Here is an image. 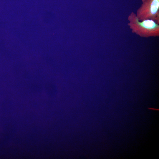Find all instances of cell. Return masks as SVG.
I'll return each mask as SVG.
<instances>
[{"mask_svg":"<svg viewBox=\"0 0 159 159\" xmlns=\"http://www.w3.org/2000/svg\"><path fill=\"white\" fill-rule=\"evenodd\" d=\"M127 25L131 32L140 37H159V24L150 19L139 21L136 14L132 12L127 18Z\"/></svg>","mask_w":159,"mask_h":159,"instance_id":"1","label":"cell"},{"mask_svg":"<svg viewBox=\"0 0 159 159\" xmlns=\"http://www.w3.org/2000/svg\"><path fill=\"white\" fill-rule=\"evenodd\" d=\"M148 109H150L155 110H159V109H156L150 108H148Z\"/></svg>","mask_w":159,"mask_h":159,"instance_id":"3","label":"cell"},{"mask_svg":"<svg viewBox=\"0 0 159 159\" xmlns=\"http://www.w3.org/2000/svg\"><path fill=\"white\" fill-rule=\"evenodd\" d=\"M136 15L140 21L150 19L159 24V0H142Z\"/></svg>","mask_w":159,"mask_h":159,"instance_id":"2","label":"cell"}]
</instances>
